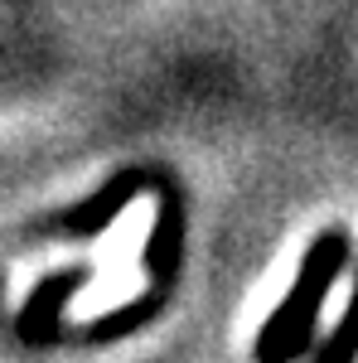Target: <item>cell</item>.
<instances>
[{"instance_id":"cell-6","label":"cell","mask_w":358,"mask_h":363,"mask_svg":"<svg viewBox=\"0 0 358 363\" xmlns=\"http://www.w3.org/2000/svg\"><path fill=\"white\" fill-rule=\"evenodd\" d=\"M358 359V277H354V296H349V310L344 320L330 330V339L320 344L315 363H354Z\"/></svg>"},{"instance_id":"cell-4","label":"cell","mask_w":358,"mask_h":363,"mask_svg":"<svg viewBox=\"0 0 358 363\" xmlns=\"http://www.w3.org/2000/svg\"><path fill=\"white\" fill-rule=\"evenodd\" d=\"M155 189H160V213H155V233H150V247H145V267L165 286L179 272V252H184V208H179V194L169 189L165 179Z\"/></svg>"},{"instance_id":"cell-3","label":"cell","mask_w":358,"mask_h":363,"mask_svg":"<svg viewBox=\"0 0 358 363\" xmlns=\"http://www.w3.org/2000/svg\"><path fill=\"white\" fill-rule=\"evenodd\" d=\"M145 184H150V174H145V169H121V174H111L97 194H87L78 208H68V213L58 218V228H63V233H73V238H97L102 228H111L116 218H121V208H126Z\"/></svg>"},{"instance_id":"cell-2","label":"cell","mask_w":358,"mask_h":363,"mask_svg":"<svg viewBox=\"0 0 358 363\" xmlns=\"http://www.w3.org/2000/svg\"><path fill=\"white\" fill-rule=\"evenodd\" d=\"M87 267H63V272H54V277H44L34 291H29V301L20 306V315H15V335H20V344H29V349H44V344H54L58 330H63V310H68V301L78 296L87 286Z\"/></svg>"},{"instance_id":"cell-1","label":"cell","mask_w":358,"mask_h":363,"mask_svg":"<svg viewBox=\"0 0 358 363\" xmlns=\"http://www.w3.org/2000/svg\"><path fill=\"white\" fill-rule=\"evenodd\" d=\"M344 262H349V233L344 228H325L310 242V252H305V262H301V272H296V281H291V291H286V301L262 325V335H257V363H296V359L310 354L320 306L330 301Z\"/></svg>"},{"instance_id":"cell-5","label":"cell","mask_w":358,"mask_h":363,"mask_svg":"<svg viewBox=\"0 0 358 363\" xmlns=\"http://www.w3.org/2000/svg\"><path fill=\"white\" fill-rule=\"evenodd\" d=\"M165 306V296L155 291V296H140V301H131V306H121V310H111L107 320H92L83 330L87 344H111V339H121V335H131V330H140L155 310Z\"/></svg>"}]
</instances>
